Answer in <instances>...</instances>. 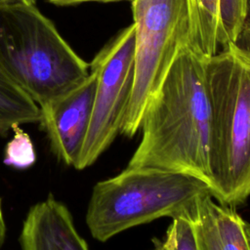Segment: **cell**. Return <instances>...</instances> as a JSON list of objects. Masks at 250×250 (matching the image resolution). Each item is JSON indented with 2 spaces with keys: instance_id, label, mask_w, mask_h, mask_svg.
<instances>
[{
  "instance_id": "obj_14",
  "label": "cell",
  "mask_w": 250,
  "mask_h": 250,
  "mask_svg": "<svg viewBox=\"0 0 250 250\" xmlns=\"http://www.w3.org/2000/svg\"><path fill=\"white\" fill-rule=\"evenodd\" d=\"M14 136L6 145L4 150V163L17 169H27L31 167L36 154L33 143L29 135L24 132L20 125L12 129Z\"/></svg>"
},
{
  "instance_id": "obj_11",
  "label": "cell",
  "mask_w": 250,
  "mask_h": 250,
  "mask_svg": "<svg viewBox=\"0 0 250 250\" xmlns=\"http://www.w3.org/2000/svg\"><path fill=\"white\" fill-rule=\"evenodd\" d=\"M212 212L220 250H250L245 221L230 207L212 201Z\"/></svg>"
},
{
  "instance_id": "obj_2",
  "label": "cell",
  "mask_w": 250,
  "mask_h": 250,
  "mask_svg": "<svg viewBox=\"0 0 250 250\" xmlns=\"http://www.w3.org/2000/svg\"><path fill=\"white\" fill-rule=\"evenodd\" d=\"M211 107L213 198L237 206L250 196V50L229 44L206 61Z\"/></svg>"
},
{
  "instance_id": "obj_4",
  "label": "cell",
  "mask_w": 250,
  "mask_h": 250,
  "mask_svg": "<svg viewBox=\"0 0 250 250\" xmlns=\"http://www.w3.org/2000/svg\"><path fill=\"white\" fill-rule=\"evenodd\" d=\"M206 194L212 195L208 183L192 175L126 167L94 186L85 221L93 238L105 242L131 228L179 216Z\"/></svg>"
},
{
  "instance_id": "obj_12",
  "label": "cell",
  "mask_w": 250,
  "mask_h": 250,
  "mask_svg": "<svg viewBox=\"0 0 250 250\" xmlns=\"http://www.w3.org/2000/svg\"><path fill=\"white\" fill-rule=\"evenodd\" d=\"M189 210L172 218L164 236L161 239L154 238L150 250H199Z\"/></svg>"
},
{
  "instance_id": "obj_9",
  "label": "cell",
  "mask_w": 250,
  "mask_h": 250,
  "mask_svg": "<svg viewBox=\"0 0 250 250\" xmlns=\"http://www.w3.org/2000/svg\"><path fill=\"white\" fill-rule=\"evenodd\" d=\"M19 240L21 250H90L68 208L51 193L30 207Z\"/></svg>"
},
{
  "instance_id": "obj_10",
  "label": "cell",
  "mask_w": 250,
  "mask_h": 250,
  "mask_svg": "<svg viewBox=\"0 0 250 250\" xmlns=\"http://www.w3.org/2000/svg\"><path fill=\"white\" fill-rule=\"evenodd\" d=\"M40 120V106L0 66V137L17 125Z\"/></svg>"
},
{
  "instance_id": "obj_3",
  "label": "cell",
  "mask_w": 250,
  "mask_h": 250,
  "mask_svg": "<svg viewBox=\"0 0 250 250\" xmlns=\"http://www.w3.org/2000/svg\"><path fill=\"white\" fill-rule=\"evenodd\" d=\"M0 66L43 107L78 87L90 66L35 4L0 3Z\"/></svg>"
},
{
  "instance_id": "obj_17",
  "label": "cell",
  "mask_w": 250,
  "mask_h": 250,
  "mask_svg": "<svg viewBox=\"0 0 250 250\" xmlns=\"http://www.w3.org/2000/svg\"><path fill=\"white\" fill-rule=\"evenodd\" d=\"M242 37H246L245 39V48L250 50V0H249V10H248V16H247V20H246V23H245V27L243 30V33L240 37V39Z\"/></svg>"
},
{
  "instance_id": "obj_13",
  "label": "cell",
  "mask_w": 250,
  "mask_h": 250,
  "mask_svg": "<svg viewBox=\"0 0 250 250\" xmlns=\"http://www.w3.org/2000/svg\"><path fill=\"white\" fill-rule=\"evenodd\" d=\"M213 199L211 194H206L200 197L189 210L199 250H220L212 212Z\"/></svg>"
},
{
  "instance_id": "obj_19",
  "label": "cell",
  "mask_w": 250,
  "mask_h": 250,
  "mask_svg": "<svg viewBox=\"0 0 250 250\" xmlns=\"http://www.w3.org/2000/svg\"><path fill=\"white\" fill-rule=\"evenodd\" d=\"M245 231H246L247 238H248V241L250 244V223H248V222H245Z\"/></svg>"
},
{
  "instance_id": "obj_7",
  "label": "cell",
  "mask_w": 250,
  "mask_h": 250,
  "mask_svg": "<svg viewBox=\"0 0 250 250\" xmlns=\"http://www.w3.org/2000/svg\"><path fill=\"white\" fill-rule=\"evenodd\" d=\"M97 80L89 76L75 89L40 107V125L46 132L54 155L66 166L75 168L89 128Z\"/></svg>"
},
{
  "instance_id": "obj_6",
  "label": "cell",
  "mask_w": 250,
  "mask_h": 250,
  "mask_svg": "<svg viewBox=\"0 0 250 250\" xmlns=\"http://www.w3.org/2000/svg\"><path fill=\"white\" fill-rule=\"evenodd\" d=\"M97 85L92 116L75 166L83 170L95 163L119 135L135 72V26L121 29L89 63Z\"/></svg>"
},
{
  "instance_id": "obj_8",
  "label": "cell",
  "mask_w": 250,
  "mask_h": 250,
  "mask_svg": "<svg viewBox=\"0 0 250 250\" xmlns=\"http://www.w3.org/2000/svg\"><path fill=\"white\" fill-rule=\"evenodd\" d=\"M189 47L211 58L243 33L249 0H188Z\"/></svg>"
},
{
  "instance_id": "obj_18",
  "label": "cell",
  "mask_w": 250,
  "mask_h": 250,
  "mask_svg": "<svg viewBox=\"0 0 250 250\" xmlns=\"http://www.w3.org/2000/svg\"><path fill=\"white\" fill-rule=\"evenodd\" d=\"M10 2H24V3L35 4L36 0H0V3H10Z\"/></svg>"
},
{
  "instance_id": "obj_16",
  "label": "cell",
  "mask_w": 250,
  "mask_h": 250,
  "mask_svg": "<svg viewBox=\"0 0 250 250\" xmlns=\"http://www.w3.org/2000/svg\"><path fill=\"white\" fill-rule=\"evenodd\" d=\"M6 232H7V227H6V222H5L4 214H3L2 199L0 196V248L3 246V244L5 242Z\"/></svg>"
},
{
  "instance_id": "obj_1",
  "label": "cell",
  "mask_w": 250,
  "mask_h": 250,
  "mask_svg": "<svg viewBox=\"0 0 250 250\" xmlns=\"http://www.w3.org/2000/svg\"><path fill=\"white\" fill-rule=\"evenodd\" d=\"M207 57L182 48L141 118V141L127 167H151L197 177L211 188V107Z\"/></svg>"
},
{
  "instance_id": "obj_15",
  "label": "cell",
  "mask_w": 250,
  "mask_h": 250,
  "mask_svg": "<svg viewBox=\"0 0 250 250\" xmlns=\"http://www.w3.org/2000/svg\"><path fill=\"white\" fill-rule=\"evenodd\" d=\"M54 5L58 6H69L76 5L85 2H117V1H132V0H46Z\"/></svg>"
},
{
  "instance_id": "obj_5",
  "label": "cell",
  "mask_w": 250,
  "mask_h": 250,
  "mask_svg": "<svg viewBox=\"0 0 250 250\" xmlns=\"http://www.w3.org/2000/svg\"><path fill=\"white\" fill-rule=\"evenodd\" d=\"M135 26L133 88L119 134L140 130L149 98L164 80L179 51L189 46L188 0H132Z\"/></svg>"
}]
</instances>
